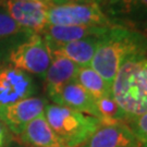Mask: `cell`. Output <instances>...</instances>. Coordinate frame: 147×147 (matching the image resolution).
<instances>
[{
	"label": "cell",
	"instance_id": "1",
	"mask_svg": "<svg viewBox=\"0 0 147 147\" xmlns=\"http://www.w3.org/2000/svg\"><path fill=\"white\" fill-rule=\"evenodd\" d=\"M146 51L147 39L142 34L120 26H111L99 38L90 68L112 86L121 65L132 56Z\"/></svg>",
	"mask_w": 147,
	"mask_h": 147
},
{
	"label": "cell",
	"instance_id": "2",
	"mask_svg": "<svg viewBox=\"0 0 147 147\" xmlns=\"http://www.w3.org/2000/svg\"><path fill=\"white\" fill-rule=\"evenodd\" d=\"M112 97L126 121L147 112V57L132 56L121 65L111 86Z\"/></svg>",
	"mask_w": 147,
	"mask_h": 147
},
{
	"label": "cell",
	"instance_id": "3",
	"mask_svg": "<svg viewBox=\"0 0 147 147\" xmlns=\"http://www.w3.org/2000/svg\"><path fill=\"white\" fill-rule=\"evenodd\" d=\"M44 116L67 147L82 146L102 125L94 117L59 105H47Z\"/></svg>",
	"mask_w": 147,
	"mask_h": 147
},
{
	"label": "cell",
	"instance_id": "4",
	"mask_svg": "<svg viewBox=\"0 0 147 147\" xmlns=\"http://www.w3.org/2000/svg\"><path fill=\"white\" fill-rule=\"evenodd\" d=\"M48 25L110 27L111 23L96 1L53 5L48 11Z\"/></svg>",
	"mask_w": 147,
	"mask_h": 147
},
{
	"label": "cell",
	"instance_id": "5",
	"mask_svg": "<svg viewBox=\"0 0 147 147\" xmlns=\"http://www.w3.org/2000/svg\"><path fill=\"white\" fill-rule=\"evenodd\" d=\"M8 60L11 65L27 74L45 78L51 62L47 42L40 34H28V38L13 47Z\"/></svg>",
	"mask_w": 147,
	"mask_h": 147
},
{
	"label": "cell",
	"instance_id": "6",
	"mask_svg": "<svg viewBox=\"0 0 147 147\" xmlns=\"http://www.w3.org/2000/svg\"><path fill=\"white\" fill-rule=\"evenodd\" d=\"M53 5L47 1H16L5 0V12L30 34L44 33L48 26V11Z\"/></svg>",
	"mask_w": 147,
	"mask_h": 147
},
{
	"label": "cell",
	"instance_id": "7",
	"mask_svg": "<svg viewBox=\"0 0 147 147\" xmlns=\"http://www.w3.org/2000/svg\"><path fill=\"white\" fill-rule=\"evenodd\" d=\"M36 86L30 74L0 62V110L22 99L32 97Z\"/></svg>",
	"mask_w": 147,
	"mask_h": 147
},
{
	"label": "cell",
	"instance_id": "8",
	"mask_svg": "<svg viewBox=\"0 0 147 147\" xmlns=\"http://www.w3.org/2000/svg\"><path fill=\"white\" fill-rule=\"evenodd\" d=\"M46 100L28 97L0 110V121L14 134L19 135L27 123L45 113Z\"/></svg>",
	"mask_w": 147,
	"mask_h": 147
},
{
	"label": "cell",
	"instance_id": "9",
	"mask_svg": "<svg viewBox=\"0 0 147 147\" xmlns=\"http://www.w3.org/2000/svg\"><path fill=\"white\" fill-rule=\"evenodd\" d=\"M48 96L51 98L55 105L63 106L82 113H87V116L94 117L101 122V118L96 106V99L76 81H72L63 85L62 87Z\"/></svg>",
	"mask_w": 147,
	"mask_h": 147
},
{
	"label": "cell",
	"instance_id": "10",
	"mask_svg": "<svg viewBox=\"0 0 147 147\" xmlns=\"http://www.w3.org/2000/svg\"><path fill=\"white\" fill-rule=\"evenodd\" d=\"M141 145L124 123L101 125L80 147H138Z\"/></svg>",
	"mask_w": 147,
	"mask_h": 147
},
{
	"label": "cell",
	"instance_id": "11",
	"mask_svg": "<svg viewBox=\"0 0 147 147\" xmlns=\"http://www.w3.org/2000/svg\"><path fill=\"white\" fill-rule=\"evenodd\" d=\"M101 37V36H100ZM100 37H87L62 45H47L50 55L61 56L74 62L80 68L90 67Z\"/></svg>",
	"mask_w": 147,
	"mask_h": 147
},
{
	"label": "cell",
	"instance_id": "12",
	"mask_svg": "<svg viewBox=\"0 0 147 147\" xmlns=\"http://www.w3.org/2000/svg\"><path fill=\"white\" fill-rule=\"evenodd\" d=\"M19 136L21 143L28 147H67L53 131L44 115L27 123Z\"/></svg>",
	"mask_w": 147,
	"mask_h": 147
},
{
	"label": "cell",
	"instance_id": "13",
	"mask_svg": "<svg viewBox=\"0 0 147 147\" xmlns=\"http://www.w3.org/2000/svg\"><path fill=\"white\" fill-rule=\"evenodd\" d=\"M108 28L86 25H48L42 34L47 45H62L87 37H100Z\"/></svg>",
	"mask_w": 147,
	"mask_h": 147
},
{
	"label": "cell",
	"instance_id": "14",
	"mask_svg": "<svg viewBox=\"0 0 147 147\" xmlns=\"http://www.w3.org/2000/svg\"><path fill=\"white\" fill-rule=\"evenodd\" d=\"M79 69V65L70 61L69 59L51 55V62L44 78L47 94L50 95L62 87L63 85L75 81Z\"/></svg>",
	"mask_w": 147,
	"mask_h": 147
},
{
	"label": "cell",
	"instance_id": "15",
	"mask_svg": "<svg viewBox=\"0 0 147 147\" xmlns=\"http://www.w3.org/2000/svg\"><path fill=\"white\" fill-rule=\"evenodd\" d=\"M75 81L89 95H92L95 99L112 96L111 85L108 84L105 80L90 67L80 68Z\"/></svg>",
	"mask_w": 147,
	"mask_h": 147
},
{
	"label": "cell",
	"instance_id": "16",
	"mask_svg": "<svg viewBox=\"0 0 147 147\" xmlns=\"http://www.w3.org/2000/svg\"><path fill=\"white\" fill-rule=\"evenodd\" d=\"M129 124L127 126L131 129L133 134L135 135L140 144L147 143V112L141 116L131 118L126 121Z\"/></svg>",
	"mask_w": 147,
	"mask_h": 147
},
{
	"label": "cell",
	"instance_id": "17",
	"mask_svg": "<svg viewBox=\"0 0 147 147\" xmlns=\"http://www.w3.org/2000/svg\"><path fill=\"white\" fill-rule=\"evenodd\" d=\"M25 32L7 12L0 11V40Z\"/></svg>",
	"mask_w": 147,
	"mask_h": 147
},
{
	"label": "cell",
	"instance_id": "18",
	"mask_svg": "<svg viewBox=\"0 0 147 147\" xmlns=\"http://www.w3.org/2000/svg\"><path fill=\"white\" fill-rule=\"evenodd\" d=\"M107 5L112 9H118L121 12H129L135 5V0H108Z\"/></svg>",
	"mask_w": 147,
	"mask_h": 147
},
{
	"label": "cell",
	"instance_id": "19",
	"mask_svg": "<svg viewBox=\"0 0 147 147\" xmlns=\"http://www.w3.org/2000/svg\"><path fill=\"white\" fill-rule=\"evenodd\" d=\"M7 126L0 121V147L5 146L7 142Z\"/></svg>",
	"mask_w": 147,
	"mask_h": 147
},
{
	"label": "cell",
	"instance_id": "20",
	"mask_svg": "<svg viewBox=\"0 0 147 147\" xmlns=\"http://www.w3.org/2000/svg\"><path fill=\"white\" fill-rule=\"evenodd\" d=\"M51 1L53 5H60V3H65V2H87V1H96V0H51Z\"/></svg>",
	"mask_w": 147,
	"mask_h": 147
},
{
	"label": "cell",
	"instance_id": "21",
	"mask_svg": "<svg viewBox=\"0 0 147 147\" xmlns=\"http://www.w3.org/2000/svg\"><path fill=\"white\" fill-rule=\"evenodd\" d=\"M135 5H138L140 7L147 9V0H135Z\"/></svg>",
	"mask_w": 147,
	"mask_h": 147
},
{
	"label": "cell",
	"instance_id": "22",
	"mask_svg": "<svg viewBox=\"0 0 147 147\" xmlns=\"http://www.w3.org/2000/svg\"><path fill=\"white\" fill-rule=\"evenodd\" d=\"M143 33L147 36V20L143 23Z\"/></svg>",
	"mask_w": 147,
	"mask_h": 147
},
{
	"label": "cell",
	"instance_id": "23",
	"mask_svg": "<svg viewBox=\"0 0 147 147\" xmlns=\"http://www.w3.org/2000/svg\"><path fill=\"white\" fill-rule=\"evenodd\" d=\"M16 1H47V0H16Z\"/></svg>",
	"mask_w": 147,
	"mask_h": 147
},
{
	"label": "cell",
	"instance_id": "24",
	"mask_svg": "<svg viewBox=\"0 0 147 147\" xmlns=\"http://www.w3.org/2000/svg\"><path fill=\"white\" fill-rule=\"evenodd\" d=\"M100 1H101V2H104V3H107V1H108V0H100Z\"/></svg>",
	"mask_w": 147,
	"mask_h": 147
},
{
	"label": "cell",
	"instance_id": "25",
	"mask_svg": "<svg viewBox=\"0 0 147 147\" xmlns=\"http://www.w3.org/2000/svg\"><path fill=\"white\" fill-rule=\"evenodd\" d=\"M143 147H147V143H146V144H144V146H143Z\"/></svg>",
	"mask_w": 147,
	"mask_h": 147
}]
</instances>
